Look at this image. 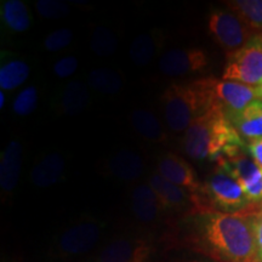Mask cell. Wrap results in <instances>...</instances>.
<instances>
[{
    "label": "cell",
    "instance_id": "6da1fadb",
    "mask_svg": "<svg viewBox=\"0 0 262 262\" xmlns=\"http://www.w3.org/2000/svg\"><path fill=\"white\" fill-rule=\"evenodd\" d=\"M182 239L212 262H260L250 214L193 212L183 217Z\"/></svg>",
    "mask_w": 262,
    "mask_h": 262
},
{
    "label": "cell",
    "instance_id": "7a4b0ae2",
    "mask_svg": "<svg viewBox=\"0 0 262 262\" xmlns=\"http://www.w3.org/2000/svg\"><path fill=\"white\" fill-rule=\"evenodd\" d=\"M247 143L217 110L203 113L183 134V149L194 160L219 162L228 149Z\"/></svg>",
    "mask_w": 262,
    "mask_h": 262
},
{
    "label": "cell",
    "instance_id": "3957f363",
    "mask_svg": "<svg viewBox=\"0 0 262 262\" xmlns=\"http://www.w3.org/2000/svg\"><path fill=\"white\" fill-rule=\"evenodd\" d=\"M194 201L196 211L224 214H251L255 211L241 185L219 164L202 182V189Z\"/></svg>",
    "mask_w": 262,
    "mask_h": 262
},
{
    "label": "cell",
    "instance_id": "277c9868",
    "mask_svg": "<svg viewBox=\"0 0 262 262\" xmlns=\"http://www.w3.org/2000/svg\"><path fill=\"white\" fill-rule=\"evenodd\" d=\"M162 106L166 126L176 134H185L196 118L208 112L204 93L196 80L169 85L162 96Z\"/></svg>",
    "mask_w": 262,
    "mask_h": 262
},
{
    "label": "cell",
    "instance_id": "5b68a950",
    "mask_svg": "<svg viewBox=\"0 0 262 262\" xmlns=\"http://www.w3.org/2000/svg\"><path fill=\"white\" fill-rule=\"evenodd\" d=\"M196 83L204 93L208 111H220L227 119L242 112L254 101L260 100L257 86L216 78H203L196 80Z\"/></svg>",
    "mask_w": 262,
    "mask_h": 262
},
{
    "label": "cell",
    "instance_id": "8992f818",
    "mask_svg": "<svg viewBox=\"0 0 262 262\" xmlns=\"http://www.w3.org/2000/svg\"><path fill=\"white\" fill-rule=\"evenodd\" d=\"M233 176L254 206H262V166L251 157L245 145L234 147L217 162Z\"/></svg>",
    "mask_w": 262,
    "mask_h": 262
},
{
    "label": "cell",
    "instance_id": "52a82bcc",
    "mask_svg": "<svg viewBox=\"0 0 262 262\" xmlns=\"http://www.w3.org/2000/svg\"><path fill=\"white\" fill-rule=\"evenodd\" d=\"M210 37L226 54L241 50L257 34L228 9H214L208 17Z\"/></svg>",
    "mask_w": 262,
    "mask_h": 262
},
{
    "label": "cell",
    "instance_id": "ba28073f",
    "mask_svg": "<svg viewBox=\"0 0 262 262\" xmlns=\"http://www.w3.org/2000/svg\"><path fill=\"white\" fill-rule=\"evenodd\" d=\"M222 79L260 86L262 84V33L241 50L227 55Z\"/></svg>",
    "mask_w": 262,
    "mask_h": 262
},
{
    "label": "cell",
    "instance_id": "9c48e42d",
    "mask_svg": "<svg viewBox=\"0 0 262 262\" xmlns=\"http://www.w3.org/2000/svg\"><path fill=\"white\" fill-rule=\"evenodd\" d=\"M103 225L96 220H81L66 228L56 243L57 256L74 258L90 253L100 243Z\"/></svg>",
    "mask_w": 262,
    "mask_h": 262
},
{
    "label": "cell",
    "instance_id": "30bf717a",
    "mask_svg": "<svg viewBox=\"0 0 262 262\" xmlns=\"http://www.w3.org/2000/svg\"><path fill=\"white\" fill-rule=\"evenodd\" d=\"M208 63L206 52L202 49H171L160 57L159 70L166 77H183L204 71Z\"/></svg>",
    "mask_w": 262,
    "mask_h": 262
},
{
    "label": "cell",
    "instance_id": "8fae6325",
    "mask_svg": "<svg viewBox=\"0 0 262 262\" xmlns=\"http://www.w3.org/2000/svg\"><path fill=\"white\" fill-rule=\"evenodd\" d=\"M157 170L164 179L186 189L194 198L201 192L202 182L198 179L194 168L179 155L170 152L160 157L157 164Z\"/></svg>",
    "mask_w": 262,
    "mask_h": 262
},
{
    "label": "cell",
    "instance_id": "7c38bea8",
    "mask_svg": "<svg viewBox=\"0 0 262 262\" xmlns=\"http://www.w3.org/2000/svg\"><path fill=\"white\" fill-rule=\"evenodd\" d=\"M153 248L141 238H117L104 245L96 262H147Z\"/></svg>",
    "mask_w": 262,
    "mask_h": 262
},
{
    "label": "cell",
    "instance_id": "4fadbf2b",
    "mask_svg": "<svg viewBox=\"0 0 262 262\" xmlns=\"http://www.w3.org/2000/svg\"><path fill=\"white\" fill-rule=\"evenodd\" d=\"M148 183L159 198L164 211L183 212L185 216L196 212L194 196L186 189L164 179L158 172L150 176Z\"/></svg>",
    "mask_w": 262,
    "mask_h": 262
},
{
    "label": "cell",
    "instance_id": "5bb4252c",
    "mask_svg": "<svg viewBox=\"0 0 262 262\" xmlns=\"http://www.w3.org/2000/svg\"><path fill=\"white\" fill-rule=\"evenodd\" d=\"M131 211L142 224H155L165 212L149 183H141L134 188L131 193Z\"/></svg>",
    "mask_w": 262,
    "mask_h": 262
},
{
    "label": "cell",
    "instance_id": "9a60e30c",
    "mask_svg": "<svg viewBox=\"0 0 262 262\" xmlns=\"http://www.w3.org/2000/svg\"><path fill=\"white\" fill-rule=\"evenodd\" d=\"M22 145L12 140L3 150L0 158V187L5 193L12 192L17 187L22 165Z\"/></svg>",
    "mask_w": 262,
    "mask_h": 262
},
{
    "label": "cell",
    "instance_id": "2e32d148",
    "mask_svg": "<svg viewBox=\"0 0 262 262\" xmlns=\"http://www.w3.org/2000/svg\"><path fill=\"white\" fill-rule=\"evenodd\" d=\"M228 120L247 143L262 139V101H254Z\"/></svg>",
    "mask_w": 262,
    "mask_h": 262
},
{
    "label": "cell",
    "instance_id": "e0dca14e",
    "mask_svg": "<svg viewBox=\"0 0 262 262\" xmlns=\"http://www.w3.org/2000/svg\"><path fill=\"white\" fill-rule=\"evenodd\" d=\"M145 160L133 149H122L108 160V170L120 181L133 182L145 172Z\"/></svg>",
    "mask_w": 262,
    "mask_h": 262
},
{
    "label": "cell",
    "instance_id": "ac0fdd59",
    "mask_svg": "<svg viewBox=\"0 0 262 262\" xmlns=\"http://www.w3.org/2000/svg\"><path fill=\"white\" fill-rule=\"evenodd\" d=\"M66 162L60 153L51 152L45 155L33 166L31 182L39 188H48L60 181L64 172Z\"/></svg>",
    "mask_w": 262,
    "mask_h": 262
},
{
    "label": "cell",
    "instance_id": "d6986e66",
    "mask_svg": "<svg viewBox=\"0 0 262 262\" xmlns=\"http://www.w3.org/2000/svg\"><path fill=\"white\" fill-rule=\"evenodd\" d=\"M130 123L133 129L141 137L148 140L150 142L164 143L168 140V133L164 129L163 124L148 110H134L130 114Z\"/></svg>",
    "mask_w": 262,
    "mask_h": 262
},
{
    "label": "cell",
    "instance_id": "ffe728a7",
    "mask_svg": "<svg viewBox=\"0 0 262 262\" xmlns=\"http://www.w3.org/2000/svg\"><path fill=\"white\" fill-rule=\"evenodd\" d=\"M0 18L6 31L25 33L31 27V15L27 5L21 0H3L0 5Z\"/></svg>",
    "mask_w": 262,
    "mask_h": 262
},
{
    "label": "cell",
    "instance_id": "44dd1931",
    "mask_svg": "<svg viewBox=\"0 0 262 262\" xmlns=\"http://www.w3.org/2000/svg\"><path fill=\"white\" fill-rule=\"evenodd\" d=\"M90 93L88 86L79 80H72L63 88L60 98V108L66 116H77L88 107Z\"/></svg>",
    "mask_w": 262,
    "mask_h": 262
},
{
    "label": "cell",
    "instance_id": "7402d4cb",
    "mask_svg": "<svg viewBox=\"0 0 262 262\" xmlns=\"http://www.w3.org/2000/svg\"><path fill=\"white\" fill-rule=\"evenodd\" d=\"M31 74V67L22 60L3 61L0 67V89L11 91L24 85Z\"/></svg>",
    "mask_w": 262,
    "mask_h": 262
},
{
    "label": "cell",
    "instance_id": "603a6c76",
    "mask_svg": "<svg viewBox=\"0 0 262 262\" xmlns=\"http://www.w3.org/2000/svg\"><path fill=\"white\" fill-rule=\"evenodd\" d=\"M225 4L248 27L256 33H262V0H231Z\"/></svg>",
    "mask_w": 262,
    "mask_h": 262
},
{
    "label": "cell",
    "instance_id": "cb8c5ba5",
    "mask_svg": "<svg viewBox=\"0 0 262 262\" xmlns=\"http://www.w3.org/2000/svg\"><path fill=\"white\" fill-rule=\"evenodd\" d=\"M88 85L97 93L111 95L117 94L122 89V77L110 68H98L91 71L88 75Z\"/></svg>",
    "mask_w": 262,
    "mask_h": 262
},
{
    "label": "cell",
    "instance_id": "d4e9b609",
    "mask_svg": "<svg viewBox=\"0 0 262 262\" xmlns=\"http://www.w3.org/2000/svg\"><path fill=\"white\" fill-rule=\"evenodd\" d=\"M157 40L149 33L137 35L131 42L129 49L130 60L139 67H145L149 64L156 56Z\"/></svg>",
    "mask_w": 262,
    "mask_h": 262
},
{
    "label": "cell",
    "instance_id": "484cf974",
    "mask_svg": "<svg viewBox=\"0 0 262 262\" xmlns=\"http://www.w3.org/2000/svg\"><path fill=\"white\" fill-rule=\"evenodd\" d=\"M118 41L116 35L107 27H97L93 33L90 48L95 55L100 57H108L117 50Z\"/></svg>",
    "mask_w": 262,
    "mask_h": 262
},
{
    "label": "cell",
    "instance_id": "4316f807",
    "mask_svg": "<svg viewBox=\"0 0 262 262\" xmlns=\"http://www.w3.org/2000/svg\"><path fill=\"white\" fill-rule=\"evenodd\" d=\"M38 89L34 85H29L16 95L12 102V112L18 117H27L37 110Z\"/></svg>",
    "mask_w": 262,
    "mask_h": 262
},
{
    "label": "cell",
    "instance_id": "83f0119b",
    "mask_svg": "<svg viewBox=\"0 0 262 262\" xmlns=\"http://www.w3.org/2000/svg\"><path fill=\"white\" fill-rule=\"evenodd\" d=\"M35 8L41 17L48 19H61L70 15V6L60 0H39Z\"/></svg>",
    "mask_w": 262,
    "mask_h": 262
},
{
    "label": "cell",
    "instance_id": "f1b7e54d",
    "mask_svg": "<svg viewBox=\"0 0 262 262\" xmlns=\"http://www.w3.org/2000/svg\"><path fill=\"white\" fill-rule=\"evenodd\" d=\"M73 31L70 28H60L56 31L49 33L44 39V49L49 52H57L63 50L71 44L73 39Z\"/></svg>",
    "mask_w": 262,
    "mask_h": 262
},
{
    "label": "cell",
    "instance_id": "f546056e",
    "mask_svg": "<svg viewBox=\"0 0 262 262\" xmlns=\"http://www.w3.org/2000/svg\"><path fill=\"white\" fill-rule=\"evenodd\" d=\"M78 62L77 57L74 56H64L60 58V60L55 62L54 68V74L56 75L60 79H66V78H70L78 70Z\"/></svg>",
    "mask_w": 262,
    "mask_h": 262
},
{
    "label": "cell",
    "instance_id": "4dcf8cb0",
    "mask_svg": "<svg viewBox=\"0 0 262 262\" xmlns=\"http://www.w3.org/2000/svg\"><path fill=\"white\" fill-rule=\"evenodd\" d=\"M251 219H253L255 238H256L258 257L260 262H262V206L257 208L254 212H251Z\"/></svg>",
    "mask_w": 262,
    "mask_h": 262
},
{
    "label": "cell",
    "instance_id": "1f68e13d",
    "mask_svg": "<svg viewBox=\"0 0 262 262\" xmlns=\"http://www.w3.org/2000/svg\"><path fill=\"white\" fill-rule=\"evenodd\" d=\"M247 146L251 157L262 166V139L251 141V142L247 143Z\"/></svg>",
    "mask_w": 262,
    "mask_h": 262
},
{
    "label": "cell",
    "instance_id": "d6a6232c",
    "mask_svg": "<svg viewBox=\"0 0 262 262\" xmlns=\"http://www.w3.org/2000/svg\"><path fill=\"white\" fill-rule=\"evenodd\" d=\"M6 103V97H5V91H0V110H3Z\"/></svg>",
    "mask_w": 262,
    "mask_h": 262
},
{
    "label": "cell",
    "instance_id": "836d02e7",
    "mask_svg": "<svg viewBox=\"0 0 262 262\" xmlns=\"http://www.w3.org/2000/svg\"><path fill=\"white\" fill-rule=\"evenodd\" d=\"M258 88V97H260V100L262 101V84L260 85V86H257Z\"/></svg>",
    "mask_w": 262,
    "mask_h": 262
},
{
    "label": "cell",
    "instance_id": "e575fe53",
    "mask_svg": "<svg viewBox=\"0 0 262 262\" xmlns=\"http://www.w3.org/2000/svg\"><path fill=\"white\" fill-rule=\"evenodd\" d=\"M185 262H209V261H203V260H189V261H185Z\"/></svg>",
    "mask_w": 262,
    "mask_h": 262
}]
</instances>
